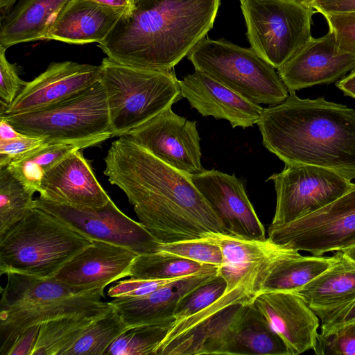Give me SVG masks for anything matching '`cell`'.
Returning a JSON list of instances; mask_svg holds the SVG:
<instances>
[{
	"instance_id": "obj_13",
	"label": "cell",
	"mask_w": 355,
	"mask_h": 355,
	"mask_svg": "<svg viewBox=\"0 0 355 355\" xmlns=\"http://www.w3.org/2000/svg\"><path fill=\"white\" fill-rule=\"evenodd\" d=\"M34 206L50 213L92 241L128 248L138 254L159 252L161 244L139 222L123 214L110 199L98 208H78L46 201L40 197Z\"/></svg>"
},
{
	"instance_id": "obj_4",
	"label": "cell",
	"mask_w": 355,
	"mask_h": 355,
	"mask_svg": "<svg viewBox=\"0 0 355 355\" xmlns=\"http://www.w3.org/2000/svg\"><path fill=\"white\" fill-rule=\"evenodd\" d=\"M1 288L0 354L8 355L17 337L25 329L64 316L105 313L112 307L105 287L78 288L53 277L40 278L8 273Z\"/></svg>"
},
{
	"instance_id": "obj_49",
	"label": "cell",
	"mask_w": 355,
	"mask_h": 355,
	"mask_svg": "<svg viewBox=\"0 0 355 355\" xmlns=\"http://www.w3.org/2000/svg\"><path fill=\"white\" fill-rule=\"evenodd\" d=\"M345 252L355 259V245L345 251Z\"/></svg>"
},
{
	"instance_id": "obj_27",
	"label": "cell",
	"mask_w": 355,
	"mask_h": 355,
	"mask_svg": "<svg viewBox=\"0 0 355 355\" xmlns=\"http://www.w3.org/2000/svg\"><path fill=\"white\" fill-rule=\"evenodd\" d=\"M336 260V253L333 256H303L299 251L288 248L270 270L261 293L297 292L329 268Z\"/></svg>"
},
{
	"instance_id": "obj_5",
	"label": "cell",
	"mask_w": 355,
	"mask_h": 355,
	"mask_svg": "<svg viewBox=\"0 0 355 355\" xmlns=\"http://www.w3.org/2000/svg\"><path fill=\"white\" fill-rule=\"evenodd\" d=\"M92 241L33 207L0 234V274L51 278Z\"/></svg>"
},
{
	"instance_id": "obj_1",
	"label": "cell",
	"mask_w": 355,
	"mask_h": 355,
	"mask_svg": "<svg viewBox=\"0 0 355 355\" xmlns=\"http://www.w3.org/2000/svg\"><path fill=\"white\" fill-rule=\"evenodd\" d=\"M104 161L109 182L123 191L139 223L159 242L225 234L189 175L162 162L128 135L111 144Z\"/></svg>"
},
{
	"instance_id": "obj_26",
	"label": "cell",
	"mask_w": 355,
	"mask_h": 355,
	"mask_svg": "<svg viewBox=\"0 0 355 355\" xmlns=\"http://www.w3.org/2000/svg\"><path fill=\"white\" fill-rule=\"evenodd\" d=\"M69 0H19L0 19V45L46 40L51 24Z\"/></svg>"
},
{
	"instance_id": "obj_29",
	"label": "cell",
	"mask_w": 355,
	"mask_h": 355,
	"mask_svg": "<svg viewBox=\"0 0 355 355\" xmlns=\"http://www.w3.org/2000/svg\"><path fill=\"white\" fill-rule=\"evenodd\" d=\"M97 145L96 142L51 143L10 162L6 167L32 193L38 192L44 174L71 153Z\"/></svg>"
},
{
	"instance_id": "obj_22",
	"label": "cell",
	"mask_w": 355,
	"mask_h": 355,
	"mask_svg": "<svg viewBox=\"0 0 355 355\" xmlns=\"http://www.w3.org/2000/svg\"><path fill=\"white\" fill-rule=\"evenodd\" d=\"M217 273H205L174 280L139 297H116L110 302L127 328L173 322L175 308L188 293L209 281Z\"/></svg>"
},
{
	"instance_id": "obj_8",
	"label": "cell",
	"mask_w": 355,
	"mask_h": 355,
	"mask_svg": "<svg viewBox=\"0 0 355 355\" xmlns=\"http://www.w3.org/2000/svg\"><path fill=\"white\" fill-rule=\"evenodd\" d=\"M200 71L256 103L284 101L289 92L275 68L252 48L224 40L202 39L188 54Z\"/></svg>"
},
{
	"instance_id": "obj_30",
	"label": "cell",
	"mask_w": 355,
	"mask_h": 355,
	"mask_svg": "<svg viewBox=\"0 0 355 355\" xmlns=\"http://www.w3.org/2000/svg\"><path fill=\"white\" fill-rule=\"evenodd\" d=\"M218 268L198 263L171 254L157 252L138 254L130 270V277L146 279H175L205 274L217 273Z\"/></svg>"
},
{
	"instance_id": "obj_23",
	"label": "cell",
	"mask_w": 355,
	"mask_h": 355,
	"mask_svg": "<svg viewBox=\"0 0 355 355\" xmlns=\"http://www.w3.org/2000/svg\"><path fill=\"white\" fill-rule=\"evenodd\" d=\"M123 13L91 0H69L51 24L46 40L73 44H99Z\"/></svg>"
},
{
	"instance_id": "obj_6",
	"label": "cell",
	"mask_w": 355,
	"mask_h": 355,
	"mask_svg": "<svg viewBox=\"0 0 355 355\" xmlns=\"http://www.w3.org/2000/svg\"><path fill=\"white\" fill-rule=\"evenodd\" d=\"M101 67L112 137L127 135L182 98L174 69L136 68L108 57Z\"/></svg>"
},
{
	"instance_id": "obj_24",
	"label": "cell",
	"mask_w": 355,
	"mask_h": 355,
	"mask_svg": "<svg viewBox=\"0 0 355 355\" xmlns=\"http://www.w3.org/2000/svg\"><path fill=\"white\" fill-rule=\"evenodd\" d=\"M246 305L234 304L219 311L160 347L157 355H227Z\"/></svg>"
},
{
	"instance_id": "obj_32",
	"label": "cell",
	"mask_w": 355,
	"mask_h": 355,
	"mask_svg": "<svg viewBox=\"0 0 355 355\" xmlns=\"http://www.w3.org/2000/svg\"><path fill=\"white\" fill-rule=\"evenodd\" d=\"M126 329L121 316L112 306L106 313L91 323L64 355L105 354L109 346Z\"/></svg>"
},
{
	"instance_id": "obj_33",
	"label": "cell",
	"mask_w": 355,
	"mask_h": 355,
	"mask_svg": "<svg viewBox=\"0 0 355 355\" xmlns=\"http://www.w3.org/2000/svg\"><path fill=\"white\" fill-rule=\"evenodd\" d=\"M33 195L6 166L0 168V234L34 207Z\"/></svg>"
},
{
	"instance_id": "obj_34",
	"label": "cell",
	"mask_w": 355,
	"mask_h": 355,
	"mask_svg": "<svg viewBox=\"0 0 355 355\" xmlns=\"http://www.w3.org/2000/svg\"><path fill=\"white\" fill-rule=\"evenodd\" d=\"M173 322L146 324L127 328L107 349L114 355H157Z\"/></svg>"
},
{
	"instance_id": "obj_20",
	"label": "cell",
	"mask_w": 355,
	"mask_h": 355,
	"mask_svg": "<svg viewBox=\"0 0 355 355\" xmlns=\"http://www.w3.org/2000/svg\"><path fill=\"white\" fill-rule=\"evenodd\" d=\"M40 198L78 208H98L111 199L80 150L73 151L44 175Z\"/></svg>"
},
{
	"instance_id": "obj_14",
	"label": "cell",
	"mask_w": 355,
	"mask_h": 355,
	"mask_svg": "<svg viewBox=\"0 0 355 355\" xmlns=\"http://www.w3.org/2000/svg\"><path fill=\"white\" fill-rule=\"evenodd\" d=\"M127 135L153 156L187 175L205 171L201 162L197 122L178 115L171 107Z\"/></svg>"
},
{
	"instance_id": "obj_19",
	"label": "cell",
	"mask_w": 355,
	"mask_h": 355,
	"mask_svg": "<svg viewBox=\"0 0 355 355\" xmlns=\"http://www.w3.org/2000/svg\"><path fill=\"white\" fill-rule=\"evenodd\" d=\"M182 98L204 116L225 119L232 128L257 124L263 107L209 76L195 70L180 80Z\"/></svg>"
},
{
	"instance_id": "obj_36",
	"label": "cell",
	"mask_w": 355,
	"mask_h": 355,
	"mask_svg": "<svg viewBox=\"0 0 355 355\" xmlns=\"http://www.w3.org/2000/svg\"><path fill=\"white\" fill-rule=\"evenodd\" d=\"M159 252L218 268L223 263V254L219 245L202 239L161 243Z\"/></svg>"
},
{
	"instance_id": "obj_35",
	"label": "cell",
	"mask_w": 355,
	"mask_h": 355,
	"mask_svg": "<svg viewBox=\"0 0 355 355\" xmlns=\"http://www.w3.org/2000/svg\"><path fill=\"white\" fill-rule=\"evenodd\" d=\"M225 279L218 274L185 295L178 303L173 317L179 322L205 310L224 293Z\"/></svg>"
},
{
	"instance_id": "obj_28",
	"label": "cell",
	"mask_w": 355,
	"mask_h": 355,
	"mask_svg": "<svg viewBox=\"0 0 355 355\" xmlns=\"http://www.w3.org/2000/svg\"><path fill=\"white\" fill-rule=\"evenodd\" d=\"M288 355L287 349L254 303L246 305L227 355Z\"/></svg>"
},
{
	"instance_id": "obj_2",
	"label": "cell",
	"mask_w": 355,
	"mask_h": 355,
	"mask_svg": "<svg viewBox=\"0 0 355 355\" xmlns=\"http://www.w3.org/2000/svg\"><path fill=\"white\" fill-rule=\"evenodd\" d=\"M221 0H139L97 46L122 64L170 71L213 28Z\"/></svg>"
},
{
	"instance_id": "obj_25",
	"label": "cell",
	"mask_w": 355,
	"mask_h": 355,
	"mask_svg": "<svg viewBox=\"0 0 355 355\" xmlns=\"http://www.w3.org/2000/svg\"><path fill=\"white\" fill-rule=\"evenodd\" d=\"M335 253L336 261L297 291L321 322L355 300V259Z\"/></svg>"
},
{
	"instance_id": "obj_37",
	"label": "cell",
	"mask_w": 355,
	"mask_h": 355,
	"mask_svg": "<svg viewBox=\"0 0 355 355\" xmlns=\"http://www.w3.org/2000/svg\"><path fill=\"white\" fill-rule=\"evenodd\" d=\"M313 351L318 355H355V322L346 324L324 337H318Z\"/></svg>"
},
{
	"instance_id": "obj_45",
	"label": "cell",
	"mask_w": 355,
	"mask_h": 355,
	"mask_svg": "<svg viewBox=\"0 0 355 355\" xmlns=\"http://www.w3.org/2000/svg\"><path fill=\"white\" fill-rule=\"evenodd\" d=\"M336 86L345 96L355 98V69L337 82Z\"/></svg>"
},
{
	"instance_id": "obj_31",
	"label": "cell",
	"mask_w": 355,
	"mask_h": 355,
	"mask_svg": "<svg viewBox=\"0 0 355 355\" xmlns=\"http://www.w3.org/2000/svg\"><path fill=\"white\" fill-rule=\"evenodd\" d=\"M104 314L68 315L41 324L32 355H64L91 323Z\"/></svg>"
},
{
	"instance_id": "obj_16",
	"label": "cell",
	"mask_w": 355,
	"mask_h": 355,
	"mask_svg": "<svg viewBox=\"0 0 355 355\" xmlns=\"http://www.w3.org/2000/svg\"><path fill=\"white\" fill-rule=\"evenodd\" d=\"M355 69V53L341 51L334 33L311 37L277 72L289 92L329 84Z\"/></svg>"
},
{
	"instance_id": "obj_42",
	"label": "cell",
	"mask_w": 355,
	"mask_h": 355,
	"mask_svg": "<svg viewBox=\"0 0 355 355\" xmlns=\"http://www.w3.org/2000/svg\"><path fill=\"white\" fill-rule=\"evenodd\" d=\"M352 322H355V300L323 321L318 337H324Z\"/></svg>"
},
{
	"instance_id": "obj_9",
	"label": "cell",
	"mask_w": 355,
	"mask_h": 355,
	"mask_svg": "<svg viewBox=\"0 0 355 355\" xmlns=\"http://www.w3.org/2000/svg\"><path fill=\"white\" fill-rule=\"evenodd\" d=\"M252 48L279 69L312 37L317 12L300 0H240Z\"/></svg>"
},
{
	"instance_id": "obj_21",
	"label": "cell",
	"mask_w": 355,
	"mask_h": 355,
	"mask_svg": "<svg viewBox=\"0 0 355 355\" xmlns=\"http://www.w3.org/2000/svg\"><path fill=\"white\" fill-rule=\"evenodd\" d=\"M92 241L70 259L53 278L71 287L93 288H105L119 279L129 277L138 254L121 245Z\"/></svg>"
},
{
	"instance_id": "obj_51",
	"label": "cell",
	"mask_w": 355,
	"mask_h": 355,
	"mask_svg": "<svg viewBox=\"0 0 355 355\" xmlns=\"http://www.w3.org/2000/svg\"><path fill=\"white\" fill-rule=\"evenodd\" d=\"M131 1L133 3V5L135 6L139 1V0H131Z\"/></svg>"
},
{
	"instance_id": "obj_41",
	"label": "cell",
	"mask_w": 355,
	"mask_h": 355,
	"mask_svg": "<svg viewBox=\"0 0 355 355\" xmlns=\"http://www.w3.org/2000/svg\"><path fill=\"white\" fill-rule=\"evenodd\" d=\"M46 144L49 143L43 138L27 135L10 140H0V168L8 166Z\"/></svg>"
},
{
	"instance_id": "obj_11",
	"label": "cell",
	"mask_w": 355,
	"mask_h": 355,
	"mask_svg": "<svg viewBox=\"0 0 355 355\" xmlns=\"http://www.w3.org/2000/svg\"><path fill=\"white\" fill-rule=\"evenodd\" d=\"M272 243L312 255L345 252L355 245V184L322 208L293 221L268 229Z\"/></svg>"
},
{
	"instance_id": "obj_39",
	"label": "cell",
	"mask_w": 355,
	"mask_h": 355,
	"mask_svg": "<svg viewBox=\"0 0 355 355\" xmlns=\"http://www.w3.org/2000/svg\"><path fill=\"white\" fill-rule=\"evenodd\" d=\"M6 49L0 45V110L11 104L28 83L19 78L16 66L8 61Z\"/></svg>"
},
{
	"instance_id": "obj_15",
	"label": "cell",
	"mask_w": 355,
	"mask_h": 355,
	"mask_svg": "<svg viewBox=\"0 0 355 355\" xmlns=\"http://www.w3.org/2000/svg\"><path fill=\"white\" fill-rule=\"evenodd\" d=\"M189 177L220 220L226 234L251 240L266 239L264 226L241 180L234 174L214 169Z\"/></svg>"
},
{
	"instance_id": "obj_48",
	"label": "cell",
	"mask_w": 355,
	"mask_h": 355,
	"mask_svg": "<svg viewBox=\"0 0 355 355\" xmlns=\"http://www.w3.org/2000/svg\"><path fill=\"white\" fill-rule=\"evenodd\" d=\"M16 1L17 0H0V19L12 9Z\"/></svg>"
},
{
	"instance_id": "obj_43",
	"label": "cell",
	"mask_w": 355,
	"mask_h": 355,
	"mask_svg": "<svg viewBox=\"0 0 355 355\" xmlns=\"http://www.w3.org/2000/svg\"><path fill=\"white\" fill-rule=\"evenodd\" d=\"M40 325L30 327L16 338L8 355H32L35 346Z\"/></svg>"
},
{
	"instance_id": "obj_7",
	"label": "cell",
	"mask_w": 355,
	"mask_h": 355,
	"mask_svg": "<svg viewBox=\"0 0 355 355\" xmlns=\"http://www.w3.org/2000/svg\"><path fill=\"white\" fill-rule=\"evenodd\" d=\"M0 116L20 133L43 138L49 144H98L112 137L105 92L100 80L42 109Z\"/></svg>"
},
{
	"instance_id": "obj_12",
	"label": "cell",
	"mask_w": 355,
	"mask_h": 355,
	"mask_svg": "<svg viewBox=\"0 0 355 355\" xmlns=\"http://www.w3.org/2000/svg\"><path fill=\"white\" fill-rule=\"evenodd\" d=\"M268 180L277 195L271 224L287 223L309 215L338 199L353 183L331 170L309 164H285Z\"/></svg>"
},
{
	"instance_id": "obj_3",
	"label": "cell",
	"mask_w": 355,
	"mask_h": 355,
	"mask_svg": "<svg viewBox=\"0 0 355 355\" xmlns=\"http://www.w3.org/2000/svg\"><path fill=\"white\" fill-rule=\"evenodd\" d=\"M257 125L263 146L285 164L316 166L355 178V110L298 97L263 108Z\"/></svg>"
},
{
	"instance_id": "obj_17",
	"label": "cell",
	"mask_w": 355,
	"mask_h": 355,
	"mask_svg": "<svg viewBox=\"0 0 355 355\" xmlns=\"http://www.w3.org/2000/svg\"><path fill=\"white\" fill-rule=\"evenodd\" d=\"M101 65L72 61L53 62L28 82L0 115L29 112L47 107L88 88L101 80Z\"/></svg>"
},
{
	"instance_id": "obj_47",
	"label": "cell",
	"mask_w": 355,
	"mask_h": 355,
	"mask_svg": "<svg viewBox=\"0 0 355 355\" xmlns=\"http://www.w3.org/2000/svg\"><path fill=\"white\" fill-rule=\"evenodd\" d=\"M0 140H10L24 135L17 131L3 117L0 116Z\"/></svg>"
},
{
	"instance_id": "obj_50",
	"label": "cell",
	"mask_w": 355,
	"mask_h": 355,
	"mask_svg": "<svg viewBox=\"0 0 355 355\" xmlns=\"http://www.w3.org/2000/svg\"><path fill=\"white\" fill-rule=\"evenodd\" d=\"M300 1H302V2H304L306 4L311 5V3H312L315 0H300Z\"/></svg>"
},
{
	"instance_id": "obj_46",
	"label": "cell",
	"mask_w": 355,
	"mask_h": 355,
	"mask_svg": "<svg viewBox=\"0 0 355 355\" xmlns=\"http://www.w3.org/2000/svg\"><path fill=\"white\" fill-rule=\"evenodd\" d=\"M105 7L121 11L123 13L131 10L134 5L131 0H91Z\"/></svg>"
},
{
	"instance_id": "obj_38",
	"label": "cell",
	"mask_w": 355,
	"mask_h": 355,
	"mask_svg": "<svg viewBox=\"0 0 355 355\" xmlns=\"http://www.w3.org/2000/svg\"><path fill=\"white\" fill-rule=\"evenodd\" d=\"M341 51L355 53V12L323 15Z\"/></svg>"
},
{
	"instance_id": "obj_44",
	"label": "cell",
	"mask_w": 355,
	"mask_h": 355,
	"mask_svg": "<svg viewBox=\"0 0 355 355\" xmlns=\"http://www.w3.org/2000/svg\"><path fill=\"white\" fill-rule=\"evenodd\" d=\"M310 6L322 15L355 12V0H315Z\"/></svg>"
},
{
	"instance_id": "obj_18",
	"label": "cell",
	"mask_w": 355,
	"mask_h": 355,
	"mask_svg": "<svg viewBox=\"0 0 355 355\" xmlns=\"http://www.w3.org/2000/svg\"><path fill=\"white\" fill-rule=\"evenodd\" d=\"M254 303L281 338L288 355L314 349L320 320L297 292L261 293Z\"/></svg>"
},
{
	"instance_id": "obj_40",
	"label": "cell",
	"mask_w": 355,
	"mask_h": 355,
	"mask_svg": "<svg viewBox=\"0 0 355 355\" xmlns=\"http://www.w3.org/2000/svg\"><path fill=\"white\" fill-rule=\"evenodd\" d=\"M175 279H146L130 277L111 286L107 295L112 298H135L147 295Z\"/></svg>"
},
{
	"instance_id": "obj_10",
	"label": "cell",
	"mask_w": 355,
	"mask_h": 355,
	"mask_svg": "<svg viewBox=\"0 0 355 355\" xmlns=\"http://www.w3.org/2000/svg\"><path fill=\"white\" fill-rule=\"evenodd\" d=\"M200 239L220 248L223 263L218 274L226 282L223 295L198 313L201 320L234 304L254 302L276 261L288 250L268 239L251 240L221 233L206 234Z\"/></svg>"
}]
</instances>
